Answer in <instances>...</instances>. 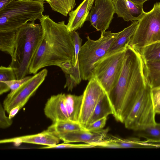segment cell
<instances>
[{
    "label": "cell",
    "mask_w": 160,
    "mask_h": 160,
    "mask_svg": "<svg viewBox=\"0 0 160 160\" xmlns=\"http://www.w3.org/2000/svg\"><path fill=\"white\" fill-rule=\"evenodd\" d=\"M88 20L97 31L101 32L109 28L115 13L112 0H95Z\"/></svg>",
    "instance_id": "12"
},
{
    "label": "cell",
    "mask_w": 160,
    "mask_h": 160,
    "mask_svg": "<svg viewBox=\"0 0 160 160\" xmlns=\"http://www.w3.org/2000/svg\"><path fill=\"white\" fill-rule=\"evenodd\" d=\"M143 73L147 83L151 89L160 88V62L143 61Z\"/></svg>",
    "instance_id": "18"
},
{
    "label": "cell",
    "mask_w": 160,
    "mask_h": 160,
    "mask_svg": "<svg viewBox=\"0 0 160 160\" xmlns=\"http://www.w3.org/2000/svg\"><path fill=\"white\" fill-rule=\"evenodd\" d=\"M105 92H106L94 77L89 80L83 94L79 119V123L85 129L97 104Z\"/></svg>",
    "instance_id": "11"
},
{
    "label": "cell",
    "mask_w": 160,
    "mask_h": 160,
    "mask_svg": "<svg viewBox=\"0 0 160 160\" xmlns=\"http://www.w3.org/2000/svg\"><path fill=\"white\" fill-rule=\"evenodd\" d=\"M32 77L29 76L25 77L22 79L10 80L6 82L5 83L10 88L11 90L10 92H12L17 89L28 80Z\"/></svg>",
    "instance_id": "31"
},
{
    "label": "cell",
    "mask_w": 160,
    "mask_h": 160,
    "mask_svg": "<svg viewBox=\"0 0 160 160\" xmlns=\"http://www.w3.org/2000/svg\"><path fill=\"white\" fill-rule=\"evenodd\" d=\"M60 139L47 130L36 134L22 136L1 140L0 143H22L51 146L59 143Z\"/></svg>",
    "instance_id": "14"
},
{
    "label": "cell",
    "mask_w": 160,
    "mask_h": 160,
    "mask_svg": "<svg viewBox=\"0 0 160 160\" xmlns=\"http://www.w3.org/2000/svg\"><path fill=\"white\" fill-rule=\"evenodd\" d=\"M16 74L13 69L8 66H1L0 67V94L8 92L10 88L5 83L8 81L16 79Z\"/></svg>",
    "instance_id": "25"
},
{
    "label": "cell",
    "mask_w": 160,
    "mask_h": 160,
    "mask_svg": "<svg viewBox=\"0 0 160 160\" xmlns=\"http://www.w3.org/2000/svg\"><path fill=\"white\" fill-rule=\"evenodd\" d=\"M15 50L9 66L15 72L16 79L28 74L30 65L42 39L41 23H27L16 31Z\"/></svg>",
    "instance_id": "3"
},
{
    "label": "cell",
    "mask_w": 160,
    "mask_h": 160,
    "mask_svg": "<svg viewBox=\"0 0 160 160\" xmlns=\"http://www.w3.org/2000/svg\"><path fill=\"white\" fill-rule=\"evenodd\" d=\"M93 144L86 143L81 144H72L69 143H64L58 144L51 146H46L39 148H95Z\"/></svg>",
    "instance_id": "28"
},
{
    "label": "cell",
    "mask_w": 160,
    "mask_h": 160,
    "mask_svg": "<svg viewBox=\"0 0 160 160\" xmlns=\"http://www.w3.org/2000/svg\"><path fill=\"white\" fill-rule=\"evenodd\" d=\"M107 120V117L99 119L86 128V129L89 131H97L102 129L105 126Z\"/></svg>",
    "instance_id": "33"
},
{
    "label": "cell",
    "mask_w": 160,
    "mask_h": 160,
    "mask_svg": "<svg viewBox=\"0 0 160 160\" xmlns=\"http://www.w3.org/2000/svg\"><path fill=\"white\" fill-rule=\"evenodd\" d=\"M43 34L42 39L30 65L28 74L34 75L42 68L55 66L61 68L71 61L76 66L74 43L71 32L64 21L54 22L49 15L39 19Z\"/></svg>",
    "instance_id": "1"
},
{
    "label": "cell",
    "mask_w": 160,
    "mask_h": 160,
    "mask_svg": "<svg viewBox=\"0 0 160 160\" xmlns=\"http://www.w3.org/2000/svg\"><path fill=\"white\" fill-rule=\"evenodd\" d=\"M20 109L19 106H16L12 108L9 113L8 117L10 119H12Z\"/></svg>",
    "instance_id": "34"
},
{
    "label": "cell",
    "mask_w": 160,
    "mask_h": 160,
    "mask_svg": "<svg viewBox=\"0 0 160 160\" xmlns=\"http://www.w3.org/2000/svg\"><path fill=\"white\" fill-rule=\"evenodd\" d=\"M74 47L76 66H78V57L82 47V39L79 36L78 33L76 31L71 32Z\"/></svg>",
    "instance_id": "29"
},
{
    "label": "cell",
    "mask_w": 160,
    "mask_h": 160,
    "mask_svg": "<svg viewBox=\"0 0 160 160\" xmlns=\"http://www.w3.org/2000/svg\"><path fill=\"white\" fill-rule=\"evenodd\" d=\"M42 0V1H45V0Z\"/></svg>",
    "instance_id": "37"
},
{
    "label": "cell",
    "mask_w": 160,
    "mask_h": 160,
    "mask_svg": "<svg viewBox=\"0 0 160 160\" xmlns=\"http://www.w3.org/2000/svg\"><path fill=\"white\" fill-rule=\"evenodd\" d=\"M106 137L114 142L120 148H146L143 142H141L137 138H123L108 134Z\"/></svg>",
    "instance_id": "24"
},
{
    "label": "cell",
    "mask_w": 160,
    "mask_h": 160,
    "mask_svg": "<svg viewBox=\"0 0 160 160\" xmlns=\"http://www.w3.org/2000/svg\"><path fill=\"white\" fill-rule=\"evenodd\" d=\"M118 34L119 32L105 31L101 32L100 37L96 40L87 36V40L82 46L78 57L82 80H89L93 77L94 64L105 56Z\"/></svg>",
    "instance_id": "5"
},
{
    "label": "cell",
    "mask_w": 160,
    "mask_h": 160,
    "mask_svg": "<svg viewBox=\"0 0 160 160\" xmlns=\"http://www.w3.org/2000/svg\"><path fill=\"white\" fill-rule=\"evenodd\" d=\"M112 1L115 13L125 21H139L145 12L142 5L136 4L130 0Z\"/></svg>",
    "instance_id": "15"
},
{
    "label": "cell",
    "mask_w": 160,
    "mask_h": 160,
    "mask_svg": "<svg viewBox=\"0 0 160 160\" xmlns=\"http://www.w3.org/2000/svg\"><path fill=\"white\" fill-rule=\"evenodd\" d=\"M84 129H86L79 122L70 120H58L52 122L47 130L55 134Z\"/></svg>",
    "instance_id": "20"
},
{
    "label": "cell",
    "mask_w": 160,
    "mask_h": 160,
    "mask_svg": "<svg viewBox=\"0 0 160 160\" xmlns=\"http://www.w3.org/2000/svg\"><path fill=\"white\" fill-rule=\"evenodd\" d=\"M14 0H0V11Z\"/></svg>",
    "instance_id": "35"
},
{
    "label": "cell",
    "mask_w": 160,
    "mask_h": 160,
    "mask_svg": "<svg viewBox=\"0 0 160 160\" xmlns=\"http://www.w3.org/2000/svg\"><path fill=\"white\" fill-rule=\"evenodd\" d=\"M135 131L139 137L150 140L160 141V123H156Z\"/></svg>",
    "instance_id": "26"
},
{
    "label": "cell",
    "mask_w": 160,
    "mask_h": 160,
    "mask_svg": "<svg viewBox=\"0 0 160 160\" xmlns=\"http://www.w3.org/2000/svg\"><path fill=\"white\" fill-rule=\"evenodd\" d=\"M138 22V21H133L129 26L119 32L105 56L111 54L126 47L135 32Z\"/></svg>",
    "instance_id": "17"
},
{
    "label": "cell",
    "mask_w": 160,
    "mask_h": 160,
    "mask_svg": "<svg viewBox=\"0 0 160 160\" xmlns=\"http://www.w3.org/2000/svg\"><path fill=\"white\" fill-rule=\"evenodd\" d=\"M5 110L2 104L0 106V127L5 129L10 127L12 123V119L9 118L5 114Z\"/></svg>",
    "instance_id": "32"
},
{
    "label": "cell",
    "mask_w": 160,
    "mask_h": 160,
    "mask_svg": "<svg viewBox=\"0 0 160 160\" xmlns=\"http://www.w3.org/2000/svg\"><path fill=\"white\" fill-rule=\"evenodd\" d=\"M109 130L108 128L94 131L84 129L53 134L64 143L82 142L93 144L103 140L108 134Z\"/></svg>",
    "instance_id": "13"
},
{
    "label": "cell",
    "mask_w": 160,
    "mask_h": 160,
    "mask_svg": "<svg viewBox=\"0 0 160 160\" xmlns=\"http://www.w3.org/2000/svg\"><path fill=\"white\" fill-rule=\"evenodd\" d=\"M135 50L139 53L143 61L160 62V41Z\"/></svg>",
    "instance_id": "21"
},
{
    "label": "cell",
    "mask_w": 160,
    "mask_h": 160,
    "mask_svg": "<svg viewBox=\"0 0 160 160\" xmlns=\"http://www.w3.org/2000/svg\"><path fill=\"white\" fill-rule=\"evenodd\" d=\"M44 69L32 76L31 78L17 89L10 92L3 101V107L8 114L13 108L19 106L21 109L43 82L48 74Z\"/></svg>",
    "instance_id": "10"
},
{
    "label": "cell",
    "mask_w": 160,
    "mask_h": 160,
    "mask_svg": "<svg viewBox=\"0 0 160 160\" xmlns=\"http://www.w3.org/2000/svg\"><path fill=\"white\" fill-rule=\"evenodd\" d=\"M134 3L143 6V3L148 0H130Z\"/></svg>",
    "instance_id": "36"
},
{
    "label": "cell",
    "mask_w": 160,
    "mask_h": 160,
    "mask_svg": "<svg viewBox=\"0 0 160 160\" xmlns=\"http://www.w3.org/2000/svg\"><path fill=\"white\" fill-rule=\"evenodd\" d=\"M95 0H83L74 10L69 13L67 26L70 32L76 31L82 28L88 20L89 15Z\"/></svg>",
    "instance_id": "16"
},
{
    "label": "cell",
    "mask_w": 160,
    "mask_h": 160,
    "mask_svg": "<svg viewBox=\"0 0 160 160\" xmlns=\"http://www.w3.org/2000/svg\"><path fill=\"white\" fill-rule=\"evenodd\" d=\"M151 88L147 83L142 95L135 103L124 123L128 129L136 131L156 124V112L151 97Z\"/></svg>",
    "instance_id": "9"
},
{
    "label": "cell",
    "mask_w": 160,
    "mask_h": 160,
    "mask_svg": "<svg viewBox=\"0 0 160 160\" xmlns=\"http://www.w3.org/2000/svg\"><path fill=\"white\" fill-rule=\"evenodd\" d=\"M83 94L76 96L62 93L48 99L44 109L45 115L52 122L70 120L79 123Z\"/></svg>",
    "instance_id": "6"
},
{
    "label": "cell",
    "mask_w": 160,
    "mask_h": 160,
    "mask_svg": "<svg viewBox=\"0 0 160 160\" xmlns=\"http://www.w3.org/2000/svg\"><path fill=\"white\" fill-rule=\"evenodd\" d=\"M126 48L104 56L94 64L93 77L108 95L120 75Z\"/></svg>",
    "instance_id": "8"
},
{
    "label": "cell",
    "mask_w": 160,
    "mask_h": 160,
    "mask_svg": "<svg viewBox=\"0 0 160 160\" xmlns=\"http://www.w3.org/2000/svg\"><path fill=\"white\" fill-rule=\"evenodd\" d=\"M151 97L155 112L160 114V88L151 89Z\"/></svg>",
    "instance_id": "30"
},
{
    "label": "cell",
    "mask_w": 160,
    "mask_h": 160,
    "mask_svg": "<svg viewBox=\"0 0 160 160\" xmlns=\"http://www.w3.org/2000/svg\"><path fill=\"white\" fill-rule=\"evenodd\" d=\"M146 85L142 59L137 51L127 45L120 75L108 95L117 121L123 123Z\"/></svg>",
    "instance_id": "2"
},
{
    "label": "cell",
    "mask_w": 160,
    "mask_h": 160,
    "mask_svg": "<svg viewBox=\"0 0 160 160\" xmlns=\"http://www.w3.org/2000/svg\"><path fill=\"white\" fill-rule=\"evenodd\" d=\"M44 1L14 0L0 11V32L16 31L28 23L40 19L44 11Z\"/></svg>",
    "instance_id": "4"
},
{
    "label": "cell",
    "mask_w": 160,
    "mask_h": 160,
    "mask_svg": "<svg viewBox=\"0 0 160 160\" xmlns=\"http://www.w3.org/2000/svg\"><path fill=\"white\" fill-rule=\"evenodd\" d=\"M65 75L66 82L64 88H67L68 91H72L82 80L78 66H73L69 73Z\"/></svg>",
    "instance_id": "27"
},
{
    "label": "cell",
    "mask_w": 160,
    "mask_h": 160,
    "mask_svg": "<svg viewBox=\"0 0 160 160\" xmlns=\"http://www.w3.org/2000/svg\"><path fill=\"white\" fill-rule=\"evenodd\" d=\"M113 114L112 106L108 95L105 92L97 104L87 126L99 119L107 117L109 115Z\"/></svg>",
    "instance_id": "19"
},
{
    "label": "cell",
    "mask_w": 160,
    "mask_h": 160,
    "mask_svg": "<svg viewBox=\"0 0 160 160\" xmlns=\"http://www.w3.org/2000/svg\"><path fill=\"white\" fill-rule=\"evenodd\" d=\"M52 9L65 16L72 11L76 5L75 0H45Z\"/></svg>",
    "instance_id": "23"
},
{
    "label": "cell",
    "mask_w": 160,
    "mask_h": 160,
    "mask_svg": "<svg viewBox=\"0 0 160 160\" xmlns=\"http://www.w3.org/2000/svg\"></svg>",
    "instance_id": "38"
},
{
    "label": "cell",
    "mask_w": 160,
    "mask_h": 160,
    "mask_svg": "<svg viewBox=\"0 0 160 160\" xmlns=\"http://www.w3.org/2000/svg\"><path fill=\"white\" fill-rule=\"evenodd\" d=\"M16 31L0 32V50L12 57L15 45Z\"/></svg>",
    "instance_id": "22"
},
{
    "label": "cell",
    "mask_w": 160,
    "mask_h": 160,
    "mask_svg": "<svg viewBox=\"0 0 160 160\" xmlns=\"http://www.w3.org/2000/svg\"><path fill=\"white\" fill-rule=\"evenodd\" d=\"M160 41V2L144 12L128 45L135 50Z\"/></svg>",
    "instance_id": "7"
}]
</instances>
